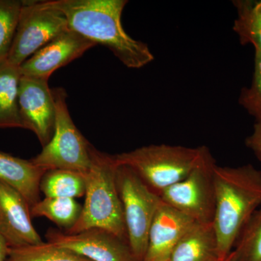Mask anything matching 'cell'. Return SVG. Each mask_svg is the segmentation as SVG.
Returning <instances> with one entry per match:
<instances>
[{"instance_id": "1", "label": "cell", "mask_w": 261, "mask_h": 261, "mask_svg": "<svg viewBox=\"0 0 261 261\" xmlns=\"http://www.w3.org/2000/svg\"><path fill=\"white\" fill-rule=\"evenodd\" d=\"M64 15L70 30L110 49L129 68H142L153 61L145 43L126 32L121 17L126 0H49L43 1Z\"/></svg>"}, {"instance_id": "2", "label": "cell", "mask_w": 261, "mask_h": 261, "mask_svg": "<svg viewBox=\"0 0 261 261\" xmlns=\"http://www.w3.org/2000/svg\"><path fill=\"white\" fill-rule=\"evenodd\" d=\"M216 211L214 224L220 259L232 252L249 220L261 207V171L251 164L214 170Z\"/></svg>"}, {"instance_id": "3", "label": "cell", "mask_w": 261, "mask_h": 261, "mask_svg": "<svg viewBox=\"0 0 261 261\" xmlns=\"http://www.w3.org/2000/svg\"><path fill=\"white\" fill-rule=\"evenodd\" d=\"M91 167L84 174L85 202L76 224L66 233L100 228L127 240L123 207L116 183L118 165L114 155L90 145Z\"/></svg>"}, {"instance_id": "4", "label": "cell", "mask_w": 261, "mask_h": 261, "mask_svg": "<svg viewBox=\"0 0 261 261\" xmlns=\"http://www.w3.org/2000/svg\"><path fill=\"white\" fill-rule=\"evenodd\" d=\"M207 147L145 146L113 154L118 165L130 168L150 190L159 194L186 177L200 162Z\"/></svg>"}, {"instance_id": "5", "label": "cell", "mask_w": 261, "mask_h": 261, "mask_svg": "<svg viewBox=\"0 0 261 261\" xmlns=\"http://www.w3.org/2000/svg\"><path fill=\"white\" fill-rule=\"evenodd\" d=\"M56 108L54 133L32 161L44 171L66 169L85 174L92 164L90 145L75 126L67 106L64 89H51Z\"/></svg>"}, {"instance_id": "6", "label": "cell", "mask_w": 261, "mask_h": 261, "mask_svg": "<svg viewBox=\"0 0 261 261\" xmlns=\"http://www.w3.org/2000/svg\"><path fill=\"white\" fill-rule=\"evenodd\" d=\"M116 183L128 245L135 260L144 261L149 228L163 201L127 166L118 165Z\"/></svg>"}, {"instance_id": "7", "label": "cell", "mask_w": 261, "mask_h": 261, "mask_svg": "<svg viewBox=\"0 0 261 261\" xmlns=\"http://www.w3.org/2000/svg\"><path fill=\"white\" fill-rule=\"evenodd\" d=\"M216 161L208 148L188 175L159 194L161 200L196 223L214 222L216 211L214 170Z\"/></svg>"}, {"instance_id": "8", "label": "cell", "mask_w": 261, "mask_h": 261, "mask_svg": "<svg viewBox=\"0 0 261 261\" xmlns=\"http://www.w3.org/2000/svg\"><path fill=\"white\" fill-rule=\"evenodd\" d=\"M8 60L20 66L39 49L70 29L61 12L43 1H23Z\"/></svg>"}, {"instance_id": "9", "label": "cell", "mask_w": 261, "mask_h": 261, "mask_svg": "<svg viewBox=\"0 0 261 261\" xmlns=\"http://www.w3.org/2000/svg\"><path fill=\"white\" fill-rule=\"evenodd\" d=\"M18 104L24 128L34 132L42 147L47 145L54 133L56 118V103L48 81L21 75Z\"/></svg>"}, {"instance_id": "10", "label": "cell", "mask_w": 261, "mask_h": 261, "mask_svg": "<svg viewBox=\"0 0 261 261\" xmlns=\"http://www.w3.org/2000/svg\"><path fill=\"white\" fill-rule=\"evenodd\" d=\"M47 241L69 249L92 261H136L128 242L114 233L90 228L77 233L47 231Z\"/></svg>"}, {"instance_id": "11", "label": "cell", "mask_w": 261, "mask_h": 261, "mask_svg": "<svg viewBox=\"0 0 261 261\" xmlns=\"http://www.w3.org/2000/svg\"><path fill=\"white\" fill-rule=\"evenodd\" d=\"M96 44L73 31L64 33L48 43L20 65L23 76L49 80L62 67L80 58Z\"/></svg>"}, {"instance_id": "12", "label": "cell", "mask_w": 261, "mask_h": 261, "mask_svg": "<svg viewBox=\"0 0 261 261\" xmlns=\"http://www.w3.org/2000/svg\"><path fill=\"white\" fill-rule=\"evenodd\" d=\"M31 207L20 193L0 181V233L10 248L44 243L33 226Z\"/></svg>"}, {"instance_id": "13", "label": "cell", "mask_w": 261, "mask_h": 261, "mask_svg": "<svg viewBox=\"0 0 261 261\" xmlns=\"http://www.w3.org/2000/svg\"><path fill=\"white\" fill-rule=\"evenodd\" d=\"M196 222L162 202L149 228L144 261H166L176 244Z\"/></svg>"}, {"instance_id": "14", "label": "cell", "mask_w": 261, "mask_h": 261, "mask_svg": "<svg viewBox=\"0 0 261 261\" xmlns=\"http://www.w3.org/2000/svg\"><path fill=\"white\" fill-rule=\"evenodd\" d=\"M45 172L32 160L19 159L0 151V181L18 191L31 207L39 200L40 181Z\"/></svg>"}, {"instance_id": "15", "label": "cell", "mask_w": 261, "mask_h": 261, "mask_svg": "<svg viewBox=\"0 0 261 261\" xmlns=\"http://www.w3.org/2000/svg\"><path fill=\"white\" fill-rule=\"evenodd\" d=\"M220 260L214 224L195 223L176 244L166 261Z\"/></svg>"}, {"instance_id": "16", "label": "cell", "mask_w": 261, "mask_h": 261, "mask_svg": "<svg viewBox=\"0 0 261 261\" xmlns=\"http://www.w3.org/2000/svg\"><path fill=\"white\" fill-rule=\"evenodd\" d=\"M20 66L5 60L0 63V128H24L18 104Z\"/></svg>"}, {"instance_id": "17", "label": "cell", "mask_w": 261, "mask_h": 261, "mask_svg": "<svg viewBox=\"0 0 261 261\" xmlns=\"http://www.w3.org/2000/svg\"><path fill=\"white\" fill-rule=\"evenodd\" d=\"M82 211V205L75 199L45 197L31 207V214L32 217H45L67 232L76 224Z\"/></svg>"}, {"instance_id": "18", "label": "cell", "mask_w": 261, "mask_h": 261, "mask_svg": "<svg viewBox=\"0 0 261 261\" xmlns=\"http://www.w3.org/2000/svg\"><path fill=\"white\" fill-rule=\"evenodd\" d=\"M40 192L47 197H82L86 192L84 175L70 170H49L41 179Z\"/></svg>"}, {"instance_id": "19", "label": "cell", "mask_w": 261, "mask_h": 261, "mask_svg": "<svg viewBox=\"0 0 261 261\" xmlns=\"http://www.w3.org/2000/svg\"><path fill=\"white\" fill-rule=\"evenodd\" d=\"M7 261H92L51 243L10 248Z\"/></svg>"}, {"instance_id": "20", "label": "cell", "mask_w": 261, "mask_h": 261, "mask_svg": "<svg viewBox=\"0 0 261 261\" xmlns=\"http://www.w3.org/2000/svg\"><path fill=\"white\" fill-rule=\"evenodd\" d=\"M238 18L233 30L242 44H252L255 50L261 51V12L255 9L252 1H234Z\"/></svg>"}, {"instance_id": "21", "label": "cell", "mask_w": 261, "mask_h": 261, "mask_svg": "<svg viewBox=\"0 0 261 261\" xmlns=\"http://www.w3.org/2000/svg\"><path fill=\"white\" fill-rule=\"evenodd\" d=\"M233 251L236 261H261V207L245 225Z\"/></svg>"}, {"instance_id": "22", "label": "cell", "mask_w": 261, "mask_h": 261, "mask_svg": "<svg viewBox=\"0 0 261 261\" xmlns=\"http://www.w3.org/2000/svg\"><path fill=\"white\" fill-rule=\"evenodd\" d=\"M23 4V1L0 0V63L9 55Z\"/></svg>"}, {"instance_id": "23", "label": "cell", "mask_w": 261, "mask_h": 261, "mask_svg": "<svg viewBox=\"0 0 261 261\" xmlns=\"http://www.w3.org/2000/svg\"><path fill=\"white\" fill-rule=\"evenodd\" d=\"M239 102L256 119L261 118V51L255 50V69L251 86L245 88Z\"/></svg>"}, {"instance_id": "24", "label": "cell", "mask_w": 261, "mask_h": 261, "mask_svg": "<svg viewBox=\"0 0 261 261\" xmlns=\"http://www.w3.org/2000/svg\"><path fill=\"white\" fill-rule=\"evenodd\" d=\"M247 147L261 162V118L256 119L251 135L245 140Z\"/></svg>"}, {"instance_id": "25", "label": "cell", "mask_w": 261, "mask_h": 261, "mask_svg": "<svg viewBox=\"0 0 261 261\" xmlns=\"http://www.w3.org/2000/svg\"><path fill=\"white\" fill-rule=\"evenodd\" d=\"M10 247L5 238L0 233V261H7Z\"/></svg>"}, {"instance_id": "26", "label": "cell", "mask_w": 261, "mask_h": 261, "mask_svg": "<svg viewBox=\"0 0 261 261\" xmlns=\"http://www.w3.org/2000/svg\"><path fill=\"white\" fill-rule=\"evenodd\" d=\"M219 261H236V256H235L234 252L233 251L228 255L225 257V258L222 259V260H220Z\"/></svg>"}, {"instance_id": "27", "label": "cell", "mask_w": 261, "mask_h": 261, "mask_svg": "<svg viewBox=\"0 0 261 261\" xmlns=\"http://www.w3.org/2000/svg\"><path fill=\"white\" fill-rule=\"evenodd\" d=\"M252 3H253V5L255 9L261 12V1H252Z\"/></svg>"}, {"instance_id": "28", "label": "cell", "mask_w": 261, "mask_h": 261, "mask_svg": "<svg viewBox=\"0 0 261 261\" xmlns=\"http://www.w3.org/2000/svg\"><path fill=\"white\" fill-rule=\"evenodd\" d=\"M256 10H257V9H256ZM258 11H259V10H258Z\"/></svg>"}]
</instances>
